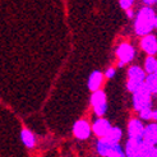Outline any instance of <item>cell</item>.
<instances>
[{
	"mask_svg": "<svg viewBox=\"0 0 157 157\" xmlns=\"http://www.w3.org/2000/svg\"><path fill=\"white\" fill-rule=\"evenodd\" d=\"M152 114H153V107H147L138 113V117L142 119L143 121H152Z\"/></svg>",
	"mask_w": 157,
	"mask_h": 157,
	"instance_id": "cell-18",
	"label": "cell"
},
{
	"mask_svg": "<svg viewBox=\"0 0 157 157\" xmlns=\"http://www.w3.org/2000/svg\"><path fill=\"white\" fill-rule=\"evenodd\" d=\"M127 77H128V79H132V81L144 82L146 78H147V73H146L144 68L134 64V65H130V67L128 68V70H127Z\"/></svg>",
	"mask_w": 157,
	"mask_h": 157,
	"instance_id": "cell-13",
	"label": "cell"
},
{
	"mask_svg": "<svg viewBox=\"0 0 157 157\" xmlns=\"http://www.w3.org/2000/svg\"><path fill=\"white\" fill-rule=\"evenodd\" d=\"M115 54L117 60H119L117 61V67L123 68L125 64H129V63H132L136 59L137 51H136V48L130 42H120L116 46Z\"/></svg>",
	"mask_w": 157,
	"mask_h": 157,
	"instance_id": "cell-3",
	"label": "cell"
},
{
	"mask_svg": "<svg viewBox=\"0 0 157 157\" xmlns=\"http://www.w3.org/2000/svg\"><path fill=\"white\" fill-rule=\"evenodd\" d=\"M104 73H105V78H106V79H113V78L116 75V68L109 67Z\"/></svg>",
	"mask_w": 157,
	"mask_h": 157,
	"instance_id": "cell-21",
	"label": "cell"
},
{
	"mask_svg": "<svg viewBox=\"0 0 157 157\" xmlns=\"http://www.w3.org/2000/svg\"><path fill=\"white\" fill-rule=\"evenodd\" d=\"M134 3H136V0H119V4L121 6V9H124L125 12L132 9Z\"/></svg>",
	"mask_w": 157,
	"mask_h": 157,
	"instance_id": "cell-20",
	"label": "cell"
},
{
	"mask_svg": "<svg viewBox=\"0 0 157 157\" xmlns=\"http://www.w3.org/2000/svg\"><path fill=\"white\" fill-rule=\"evenodd\" d=\"M152 121H157V109H153V114H152Z\"/></svg>",
	"mask_w": 157,
	"mask_h": 157,
	"instance_id": "cell-24",
	"label": "cell"
},
{
	"mask_svg": "<svg viewBox=\"0 0 157 157\" xmlns=\"http://www.w3.org/2000/svg\"><path fill=\"white\" fill-rule=\"evenodd\" d=\"M144 129H146V124L142 119H139V117H132V119L128 121V127H127L128 138L143 139Z\"/></svg>",
	"mask_w": 157,
	"mask_h": 157,
	"instance_id": "cell-5",
	"label": "cell"
},
{
	"mask_svg": "<svg viewBox=\"0 0 157 157\" xmlns=\"http://www.w3.org/2000/svg\"><path fill=\"white\" fill-rule=\"evenodd\" d=\"M124 151L127 157H144L143 156V139L128 138L124 144Z\"/></svg>",
	"mask_w": 157,
	"mask_h": 157,
	"instance_id": "cell-7",
	"label": "cell"
},
{
	"mask_svg": "<svg viewBox=\"0 0 157 157\" xmlns=\"http://www.w3.org/2000/svg\"><path fill=\"white\" fill-rule=\"evenodd\" d=\"M123 134H124V133H123V129L120 127H114V125H113V128L109 130V133L106 134L105 138L109 140V142L116 144V143H120L121 142Z\"/></svg>",
	"mask_w": 157,
	"mask_h": 157,
	"instance_id": "cell-15",
	"label": "cell"
},
{
	"mask_svg": "<svg viewBox=\"0 0 157 157\" xmlns=\"http://www.w3.org/2000/svg\"><path fill=\"white\" fill-rule=\"evenodd\" d=\"M152 100H153V95L147 90L146 84L137 92L132 93V105H133L134 111L137 113H139L143 109L152 107V104H153Z\"/></svg>",
	"mask_w": 157,
	"mask_h": 157,
	"instance_id": "cell-2",
	"label": "cell"
},
{
	"mask_svg": "<svg viewBox=\"0 0 157 157\" xmlns=\"http://www.w3.org/2000/svg\"><path fill=\"white\" fill-rule=\"evenodd\" d=\"M156 74H157V72H156Z\"/></svg>",
	"mask_w": 157,
	"mask_h": 157,
	"instance_id": "cell-26",
	"label": "cell"
},
{
	"mask_svg": "<svg viewBox=\"0 0 157 157\" xmlns=\"http://www.w3.org/2000/svg\"><path fill=\"white\" fill-rule=\"evenodd\" d=\"M143 140L152 146H157V121H150L146 124Z\"/></svg>",
	"mask_w": 157,
	"mask_h": 157,
	"instance_id": "cell-12",
	"label": "cell"
},
{
	"mask_svg": "<svg viewBox=\"0 0 157 157\" xmlns=\"http://www.w3.org/2000/svg\"><path fill=\"white\" fill-rule=\"evenodd\" d=\"M109 157H127V153H125V151H124V147L120 143H117V144L114 146L113 151L109 155Z\"/></svg>",
	"mask_w": 157,
	"mask_h": 157,
	"instance_id": "cell-19",
	"label": "cell"
},
{
	"mask_svg": "<svg viewBox=\"0 0 157 157\" xmlns=\"http://www.w3.org/2000/svg\"><path fill=\"white\" fill-rule=\"evenodd\" d=\"M91 134H93L92 132V124L86 120V119H79L77 120L73 125V136L79 139V140H87Z\"/></svg>",
	"mask_w": 157,
	"mask_h": 157,
	"instance_id": "cell-6",
	"label": "cell"
},
{
	"mask_svg": "<svg viewBox=\"0 0 157 157\" xmlns=\"http://www.w3.org/2000/svg\"><path fill=\"white\" fill-rule=\"evenodd\" d=\"M111 128H113V125L110 123V120H107L104 116L96 117L92 123V132L97 138H105Z\"/></svg>",
	"mask_w": 157,
	"mask_h": 157,
	"instance_id": "cell-8",
	"label": "cell"
},
{
	"mask_svg": "<svg viewBox=\"0 0 157 157\" xmlns=\"http://www.w3.org/2000/svg\"><path fill=\"white\" fill-rule=\"evenodd\" d=\"M143 68L147 74H153L157 72V58L155 55H147L143 61Z\"/></svg>",
	"mask_w": 157,
	"mask_h": 157,
	"instance_id": "cell-16",
	"label": "cell"
},
{
	"mask_svg": "<svg viewBox=\"0 0 157 157\" xmlns=\"http://www.w3.org/2000/svg\"><path fill=\"white\" fill-rule=\"evenodd\" d=\"M144 84L147 90L150 91L153 96H157V74H147V78L144 81Z\"/></svg>",
	"mask_w": 157,
	"mask_h": 157,
	"instance_id": "cell-17",
	"label": "cell"
},
{
	"mask_svg": "<svg viewBox=\"0 0 157 157\" xmlns=\"http://www.w3.org/2000/svg\"><path fill=\"white\" fill-rule=\"evenodd\" d=\"M142 3L144 5H148V6H153L157 4V0H142Z\"/></svg>",
	"mask_w": 157,
	"mask_h": 157,
	"instance_id": "cell-22",
	"label": "cell"
},
{
	"mask_svg": "<svg viewBox=\"0 0 157 157\" xmlns=\"http://www.w3.org/2000/svg\"><path fill=\"white\" fill-rule=\"evenodd\" d=\"M114 146L115 144L111 143V142H109L106 138H98L96 140L95 148H96V152H97L98 156H101V157H109V155L111 153V151H113Z\"/></svg>",
	"mask_w": 157,
	"mask_h": 157,
	"instance_id": "cell-11",
	"label": "cell"
},
{
	"mask_svg": "<svg viewBox=\"0 0 157 157\" xmlns=\"http://www.w3.org/2000/svg\"><path fill=\"white\" fill-rule=\"evenodd\" d=\"M21 140L27 148H29V150H32V148H35V146H36L35 134L27 128H23L21 130Z\"/></svg>",
	"mask_w": 157,
	"mask_h": 157,
	"instance_id": "cell-14",
	"label": "cell"
},
{
	"mask_svg": "<svg viewBox=\"0 0 157 157\" xmlns=\"http://www.w3.org/2000/svg\"><path fill=\"white\" fill-rule=\"evenodd\" d=\"M155 28L157 29V17H156V21H155Z\"/></svg>",
	"mask_w": 157,
	"mask_h": 157,
	"instance_id": "cell-25",
	"label": "cell"
},
{
	"mask_svg": "<svg viewBox=\"0 0 157 157\" xmlns=\"http://www.w3.org/2000/svg\"><path fill=\"white\" fill-rule=\"evenodd\" d=\"M105 79V73H102L101 70H93L88 77V82H87V87L91 92H96L101 90L104 84Z\"/></svg>",
	"mask_w": 157,
	"mask_h": 157,
	"instance_id": "cell-10",
	"label": "cell"
},
{
	"mask_svg": "<svg viewBox=\"0 0 157 157\" xmlns=\"http://www.w3.org/2000/svg\"><path fill=\"white\" fill-rule=\"evenodd\" d=\"M90 104H91V107L93 110V114H95L97 117L105 116V114L107 113V109H109L107 96L102 90L92 92L91 98H90Z\"/></svg>",
	"mask_w": 157,
	"mask_h": 157,
	"instance_id": "cell-4",
	"label": "cell"
},
{
	"mask_svg": "<svg viewBox=\"0 0 157 157\" xmlns=\"http://www.w3.org/2000/svg\"><path fill=\"white\" fill-rule=\"evenodd\" d=\"M125 13H127L128 18H130V19H134V18H136V15H137V13H136L134 10H133V9H129V10H127Z\"/></svg>",
	"mask_w": 157,
	"mask_h": 157,
	"instance_id": "cell-23",
	"label": "cell"
},
{
	"mask_svg": "<svg viewBox=\"0 0 157 157\" xmlns=\"http://www.w3.org/2000/svg\"><path fill=\"white\" fill-rule=\"evenodd\" d=\"M139 46L146 55H157V37L153 33L140 37Z\"/></svg>",
	"mask_w": 157,
	"mask_h": 157,
	"instance_id": "cell-9",
	"label": "cell"
},
{
	"mask_svg": "<svg viewBox=\"0 0 157 157\" xmlns=\"http://www.w3.org/2000/svg\"><path fill=\"white\" fill-rule=\"evenodd\" d=\"M157 14L152 6L144 5L137 12L134 18V33L139 37H143L152 33L155 29V21Z\"/></svg>",
	"mask_w": 157,
	"mask_h": 157,
	"instance_id": "cell-1",
	"label": "cell"
}]
</instances>
